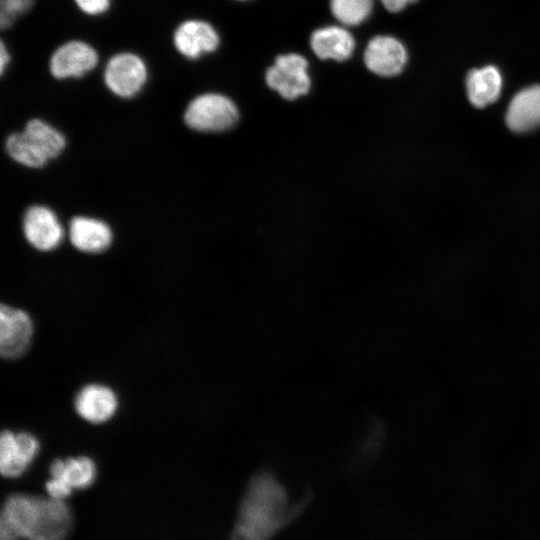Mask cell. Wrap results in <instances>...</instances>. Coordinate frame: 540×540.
Returning <instances> with one entry per match:
<instances>
[{"mask_svg": "<svg viewBox=\"0 0 540 540\" xmlns=\"http://www.w3.org/2000/svg\"><path fill=\"white\" fill-rule=\"evenodd\" d=\"M293 505L283 484L270 472L256 474L240 500L228 540H272L302 511Z\"/></svg>", "mask_w": 540, "mask_h": 540, "instance_id": "1", "label": "cell"}, {"mask_svg": "<svg viewBox=\"0 0 540 540\" xmlns=\"http://www.w3.org/2000/svg\"><path fill=\"white\" fill-rule=\"evenodd\" d=\"M238 118L235 103L229 97L213 92L193 98L184 113V121L189 128L206 133L225 131L233 127Z\"/></svg>", "mask_w": 540, "mask_h": 540, "instance_id": "2", "label": "cell"}, {"mask_svg": "<svg viewBox=\"0 0 540 540\" xmlns=\"http://www.w3.org/2000/svg\"><path fill=\"white\" fill-rule=\"evenodd\" d=\"M148 73L143 57L132 51H121L106 61L103 80L110 92L128 99L141 92L148 80Z\"/></svg>", "mask_w": 540, "mask_h": 540, "instance_id": "3", "label": "cell"}, {"mask_svg": "<svg viewBox=\"0 0 540 540\" xmlns=\"http://www.w3.org/2000/svg\"><path fill=\"white\" fill-rule=\"evenodd\" d=\"M99 63L97 49L81 39H70L57 46L48 61L50 74L58 80L82 78Z\"/></svg>", "mask_w": 540, "mask_h": 540, "instance_id": "4", "label": "cell"}, {"mask_svg": "<svg viewBox=\"0 0 540 540\" xmlns=\"http://www.w3.org/2000/svg\"><path fill=\"white\" fill-rule=\"evenodd\" d=\"M266 82L286 100L307 94L311 87L307 60L296 53L278 56L266 72Z\"/></svg>", "mask_w": 540, "mask_h": 540, "instance_id": "5", "label": "cell"}, {"mask_svg": "<svg viewBox=\"0 0 540 540\" xmlns=\"http://www.w3.org/2000/svg\"><path fill=\"white\" fill-rule=\"evenodd\" d=\"M40 496L14 493L4 501L0 515V540H28L34 528Z\"/></svg>", "mask_w": 540, "mask_h": 540, "instance_id": "6", "label": "cell"}, {"mask_svg": "<svg viewBox=\"0 0 540 540\" xmlns=\"http://www.w3.org/2000/svg\"><path fill=\"white\" fill-rule=\"evenodd\" d=\"M172 43L179 55L194 61L216 51L220 37L215 27L201 19H186L172 33Z\"/></svg>", "mask_w": 540, "mask_h": 540, "instance_id": "7", "label": "cell"}, {"mask_svg": "<svg viewBox=\"0 0 540 540\" xmlns=\"http://www.w3.org/2000/svg\"><path fill=\"white\" fill-rule=\"evenodd\" d=\"M73 526V512L65 500L41 496L34 528L28 540H66Z\"/></svg>", "mask_w": 540, "mask_h": 540, "instance_id": "8", "label": "cell"}, {"mask_svg": "<svg viewBox=\"0 0 540 540\" xmlns=\"http://www.w3.org/2000/svg\"><path fill=\"white\" fill-rule=\"evenodd\" d=\"M40 448L36 437L28 432L4 430L0 437V471L4 477L21 476L32 463Z\"/></svg>", "mask_w": 540, "mask_h": 540, "instance_id": "9", "label": "cell"}, {"mask_svg": "<svg viewBox=\"0 0 540 540\" xmlns=\"http://www.w3.org/2000/svg\"><path fill=\"white\" fill-rule=\"evenodd\" d=\"M33 322L21 309L2 304L0 309V352L6 359L23 355L30 345Z\"/></svg>", "mask_w": 540, "mask_h": 540, "instance_id": "10", "label": "cell"}, {"mask_svg": "<svg viewBox=\"0 0 540 540\" xmlns=\"http://www.w3.org/2000/svg\"><path fill=\"white\" fill-rule=\"evenodd\" d=\"M23 232L27 241L36 249L49 251L63 239V228L55 213L45 206H32L23 218Z\"/></svg>", "mask_w": 540, "mask_h": 540, "instance_id": "11", "label": "cell"}, {"mask_svg": "<svg viewBox=\"0 0 540 540\" xmlns=\"http://www.w3.org/2000/svg\"><path fill=\"white\" fill-rule=\"evenodd\" d=\"M367 68L383 77L399 74L406 65L407 53L402 43L391 36H376L371 39L364 52Z\"/></svg>", "mask_w": 540, "mask_h": 540, "instance_id": "12", "label": "cell"}, {"mask_svg": "<svg viewBox=\"0 0 540 540\" xmlns=\"http://www.w3.org/2000/svg\"><path fill=\"white\" fill-rule=\"evenodd\" d=\"M78 415L91 423H103L116 412L118 399L115 392L101 384L84 386L74 400Z\"/></svg>", "mask_w": 540, "mask_h": 540, "instance_id": "13", "label": "cell"}, {"mask_svg": "<svg viewBox=\"0 0 540 540\" xmlns=\"http://www.w3.org/2000/svg\"><path fill=\"white\" fill-rule=\"evenodd\" d=\"M69 239L82 252L98 253L109 247L112 232L101 220L78 216L69 223Z\"/></svg>", "mask_w": 540, "mask_h": 540, "instance_id": "14", "label": "cell"}, {"mask_svg": "<svg viewBox=\"0 0 540 540\" xmlns=\"http://www.w3.org/2000/svg\"><path fill=\"white\" fill-rule=\"evenodd\" d=\"M506 123L515 132H526L540 125V86L518 92L510 102Z\"/></svg>", "mask_w": 540, "mask_h": 540, "instance_id": "15", "label": "cell"}, {"mask_svg": "<svg viewBox=\"0 0 540 540\" xmlns=\"http://www.w3.org/2000/svg\"><path fill=\"white\" fill-rule=\"evenodd\" d=\"M313 52L320 59L344 61L355 48V41L348 30L340 26H327L313 32L310 40Z\"/></svg>", "mask_w": 540, "mask_h": 540, "instance_id": "16", "label": "cell"}, {"mask_svg": "<svg viewBox=\"0 0 540 540\" xmlns=\"http://www.w3.org/2000/svg\"><path fill=\"white\" fill-rule=\"evenodd\" d=\"M466 88L470 102L482 108L495 102L499 97L502 77L494 66L474 69L467 75Z\"/></svg>", "mask_w": 540, "mask_h": 540, "instance_id": "17", "label": "cell"}, {"mask_svg": "<svg viewBox=\"0 0 540 540\" xmlns=\"http://www.w3.org/2000/svg\"><path fill=\"white\" fill-rule=\"evenodd\" d=\"M51 478L65 483L72 490L88 488L96 478V465L86 456L56 459L50 465Z\"/></svg>", "mask_w": 540, "mask_h": 540, "instance_id": "18", "label": "cell"}, {"mask_svg": "<svg viewBox=\"0 0 540 540\" xmlns=\"http://www.w3.org/2000/svg\"><path fill=\"white\" fill-rule=\"evenodd\" d=\"M23 132L48 159L58 156L65 147L64 136L43 120H30Z\"/></svg>", "mask_w": 540, "mask_h": 540, "instance_id": "19", "label": "cell"}, {"mask_svg": "<svg viewBox=\"0 0 540 540\" xmlns=\"http://www.w3.org/2000/svg\"><path fill=\"white\" fill-rule=\"evenodd\" d=\"M6 151L16 162L31 168H40L49 160L24 134L17 132L7 137Z\"/></svg>", "mask_w": 540, "mask_h": 540, "instance_id": "20", "label": "cell"}, {"mask_svg": "<svg viewBox=\"0 0 540 540\" xmlns=\"http://www.w3.org/2000/svg\"><path fill=\"white\" fill-rule=\"evenodd\" d=\"M330 8L340 23L358 25L370 15L373 0H330Z\"/></svg>", "mask_w": 540, "mask_h": 540, "instance_id": "21", "label": "cell"}, {"mask_svg": "<svg viewBox=\"0 0 540 540\" xmlns=\"http://www.w3.org/2000/svg\"><path fill=\"white\" fill-rule=\"evenodd\" d=\"M36 0H0V26L10 28L21 16L31 10Z\"/></svg>", "mask_w": 540, "mask_h": 540, "instance_id": "22", "label": "cell"}, {"mask_svg": "<svg viewBox=\"0 0 540 540\" xmlns=\"http://www.w3.org/2000/svg\"><path fill=\"white\" fill-rule=\"evenodd\" d=\"M75 6L85 15H104L111 7L112 0H73Z\"/></svg>", "mask_w": 540, "mask_h": 540, "instance_id": "23", "label": "cell"}, {"mask_svg": "<svg viewBox=\"0 0 540 540\" xmlns=\"http://www.w3.org/2000/svg\"><path fill=\"white\" fill-rule=\"evenodd\" d=\"M415 1L416 0H381L384 7L390 12H399L408 4Z\"/></svg>", "mask_w": 540, "mask_h": 540, "instance_id": "24", "label": "cell"}, {"mask_svg": "<svg viewBox=\"0 0 540 540\" xmlns=\"http://www.w3.org/2000/svg\"><path fill=\"white\" fill-rule=\"evenodd\" d=\"M10 62H11V54L7 46L5 45V43L2 41L0 45V72L1 74H3L6 71Z\"/></svg>", "mask_w": 540, "mask_h": 540, "instance_id": "25", "label": "cell"}]
</instances>
